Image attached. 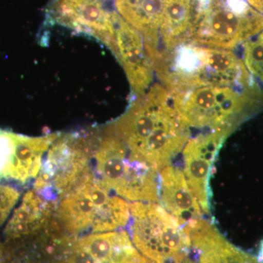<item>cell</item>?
Wrapping results in <instances>:
<instances>
[{
    "label": "cell",
    "instance_id": "6da1fadb",
    "mask_svg": "<svg viewBox=\"0 0 263 263\" xmlns=\"http://www.w3.org/2000/svg\"><path fill=\"white\" fill-rule=\"evenodd\" d=\"M119 137L133 160L157 172L171 164L190 139L163 85L155 84L107 127Z\"/></svg>",
    "mask_w": 263,
    "mask_h": 263
},
{
    "label": "cell",
    "instance_id": "7a4b0ae2",
    "mask_svg": "<svg viewBox=\"0 0 263 263\" xmlns=\"http://www.w3.org/2000/svg\"><path fill=\"white\" fill-rule=\"evenodd\" d=\"M168 92L180 120L190 135L193 130L198 131L197 134H229L249 111L262 103L252 93L233 86L201 84Z\"/></svg>",
    "mask_w": 263,
    "mask_h": 263
},
{
    "label": "cell",
    "instance_id": "3957f363",
    "mask_svg": "<svg viewBox=\"0 0 263 263\" xmlns=\"http://www.w3.org/2000/svg\"><path fill=\"white\" fill-rule=\"evenodd\" d=\"M56 216L66 233L76 237L120 230L130 212L125 199L90 176L59 201Z\"/></svg>",
    "mask_w": 263,
    "mask_h": 263
},
{
    "label": "cell",
    "instance_id": "277c9868",
    "mask_svg": "<svg viewBox=\"0 0 263 263\" xmlns=\"http://www.w3.org/2000/svg\"><path fill=\"white\" fill-rule=\"evenodd\" d=\"M92 157L93 177L119 196L133 202H159L158 172L132 160L122 140L108 127L98 129Z\"/></svg>",
    "mask_w": 263,
    "mask_h": 263
},
{
    "label": "cell",
    "instance_id": "5b68a950",
    "mask_svg": "<svg viewBox=\"0 0 263 263\" xmlns=\"http://www.w3.org/2000/svg\"><path fill=\"white\" fill-rule=\"evenodd\" d=\"M95 130L60 134L48 150L34 190L48 201L59 202L89 176Z\"/></svg>",
    "mask_w": 263,
    "mask_h": 263
},
{
    "label": "cell",
    "instance_id": "8992f818",
    "mask_svg": "<svg viewBox=\"0 0 263 263\" xmlns=\"http://www.w3.org/2000/svg\"><path fill=\"white\" fill-rule=\"evenodd\" d=\"M129 212V238L142 255L156 263H183L190 241L174 216L155 202H132Z\"/></svg>",
    "mask_w": 263,
    "mask_h": 263
},
{
    "label": "cell",
    "instance_id": "52a82bcc",
    "mask_svg": "<svg viewBox=\"0 0 263 263\" xmlns=\"http://www.w3.org/2000/svg\"><path fill=\"white\" fill-rule=\"evenodd\" d=\"M263 31V15L253 8L236 10L226 0H209L197 10L189 43L202 47L231 51Z\"/></svg>",
    "mask_w": 263,
    "mask_h": 263
},
{
    "label": "cell",
    "instance_id": "ba28073f",
    "mask_svg": "<svg viewBox=\"0 0 263 263\" xmlns=\"http://www.w3.org/2000/svg\"><path fill=\"white\" fill-rule=\"evenodd\" d=\"M51 22L91 36L113 50L119 13L105 0H53L48 10Z\"/></svg>",
    "mask_w": 263,
    "mask_h": 263
},
{
    "label": "cell",
    "instance_id": "9c48e42d",
    "mask_svg": "<svg viewBox=\"0 0 263 263\" xmlns=\"http://www.w3.org/2000/svg\"><path fill=\"white\" fill-rule=\"evenodd\" d=\"M228 136L220 132L200 133L190 138L183 148V174L204 213L209 209L211 167L216 152Z\"/></svg>",
    "mask_w": 263,
    "mask_h": 263
},
{
    "label": "cell",
    "instance_id": "30bf717a",
    "mask_svg": "<svg viewBox=\"0 0 263 263\" xmlns=\"http://www.w3.org/2000/svg\"><path fill=\"white\" fill-rule=\"evenodd\" d=\"M112 51L125 70L134 93L142 96L152 86L154 68L141 33L119 14L116 22L115 44Z\"/></svg>",
    "mask_w": 263,
    "mask_h": 263
},
{
    "label": "cell",
    "instance_id": "8fae6325",
    "mask_svg": "<svg viewBox=\"0 0 263 263\" xmlns=\"http://www.w3.org/2000/svg\"><path fill=\"white\" fill-rule=\"evenodd\" d=\"M190 251L197 263H259L253 256L232 245L202 217L183 226Z\"/></svg>",
    "mask_w": 263,
    "mask_h": 263
},
{
    "label": "cell",
    "instance_id": "7c38bea8",
    "mask_svg": "<svg viewBox=\"0 0 263 263\" xmlns=\"http://www.w3.org/2000/svg\"><path fill=\"white\" fill-rule=\"evenodd\" d=\"M181 170L172 164L161 170L159 202L183 227L204 212Z\"/></svg>",
    "mask_w": 263,
    "mask_h": 263
},
{
    "label": "cell",
    "instance_id": "4fadbf2b",
    "mask_svg": "<svg viewBox=\"0 0 263 263\" xmlns=\"http://www.w3.org/2000/svg\"><path fill=\"white\" fill-rule=\"evenodd\" d=\"M57 206V202L48 201L36 190H29L6 227L7 238L18 239L39 234L54 219Z\"/></svg>",
    "mask_w": 263,
    "mask_h": 263
},
{
    "label": "cell",
    "instance_id": "5bb4252c",
    "mask_svg": "<svg viewBox=\"0 0 263 263\" xmlns=\"http://www.w3.org/2000/svg\"><path fill=\"white\" fill-rule=\"evenodd\" d=\"M60 135L53 133L32 138L16 134L15 155L5 180L25 185L36 179L42 167L44 154Z\"/></svg>",
    "mask_w": 263,
    "mask_h": 263
},
{
    "label": "cell",
    "instance_id": "9a60e30c",
    "mask_svg": "<svg viewBox=\"0 0 263 263\" xmlns=\"http://www.w3.org/2000/svg\"><path fill=\"white\" fill-rule=\"evenodd\" d=\"M243 46L242 61L254 84L263 95V36L259 34Z\"/></svg>",
    "mask_w": 263,
    "mask_h": 263
},
{
    "label": "cell",
    "instance_id": "2e32d148",
    "mask_svg": "<svg viewBox=\"0 0 263 263\" xmlns=\"http://www.w3.org/2000/svg\"><path fill=\"white\" fill-rule=\"evenodd\" d=\"M15 133L0 129V181L8 174L15 150Z\"/></svg>",
    "mask_w": 263,
    "mask_h": 263
},
{
    "label": "cell",
    "instance_id": "e0dca14e",
    "mask_svg": "<svg viewBox=\"0 0 263 263\" xmlns=\"http://www.w3.org/2000/svg\"><path fill=\"white\" fill-rule=\"evenodd\" d=\"M20 195L16 188L10 185L0 184V226L10 215Z\"/></svg>",
    "mask_w": 263,
    "mask_h": 263
},
{
    "label": "cell",
    "instance_id": "ac0fdd59",
    "mask_svg": "<svg viewBox=\"0 0 263 263\" xmlns=\"http://www.w3.org/2000/svg\"><path fill=\"white\" fill-rule=\"evenodd\" d=\"M251 8L263 15V0H247Z\"/></svg>",
    "mask_w": 263,
    "mask_h": 263
},
{
    "label": "cell",
    "instance_id": "d6986e66",
    "mask_svg": "<svg viewBox=\"0 0 263 263\" xmlns=\"http://www.w3.org/2000/svg\"><path fill=\"white\" fill-rule=\"evenodd\" d=\"M257 259L259 263H263V241L261 243L260 247H259V255Z\"/></svg>",
    "mask_w": 263,
    "mask_h": 263
},
{
    "label": "cell",
    "instance_id": "ffe728a7",
    "mask_svg": "<svg viewBox=\"0 0 263 263\" xmlns=\"http://www.w3.org/2000/svg\"><path fill=\"white\" fill-rule=\"evenodd\" d=\"M140 263H156L153 262V261L150 260L149 259L146 258L144 256H143V258H142L141 262Z\"/></svg>",
    "mask_w": 263,
    "mask_h": 263
},
{
    "label": "cell",
    "instance_id": "44dd1931",
    "mask_svg": "<svg viewBox=\"0 0 263 263\" xmlns=\"http://www.w3.org/2000/svg\"><path fill=\"white\" fill-rule=\"evenodd\" d=\"M183 263H197L195 262V261H193V259H190V257H187L185 258L184 260H183Z\"/></svg>",
    "mask_w": 263,
    "mask_h": 263
}]
</instances>
